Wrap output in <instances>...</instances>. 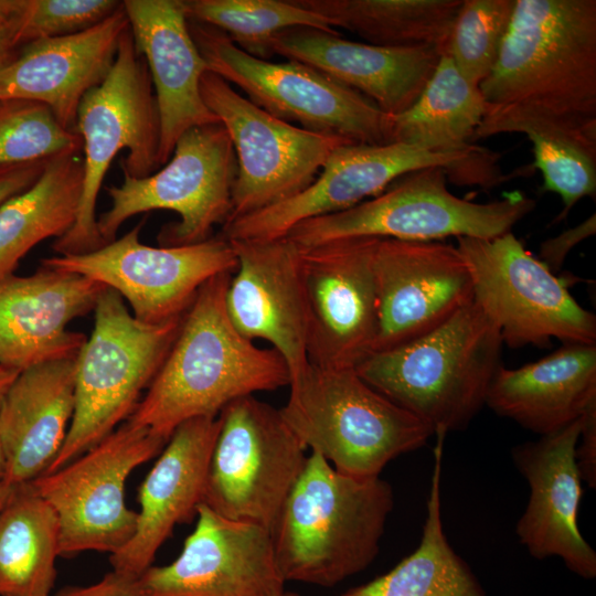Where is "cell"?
Here are the masks:
<instances>
[{
  "label": "cell",
  "mask_w": 596,
  "mask_h": 596,
  "mask_svg": "<svg viewBox=\"0 0 596 596\" xmlns=\"http://www.w3.org/2000/svg\"><path fill=\"white\" fill-rule=\"evenodd\" d=\"M576 462L582 480L596 487V403L581 417V434L576 446Z\"/></svg>",
  "instance_id": "ab89813d"
},
{
  "label": "cell",
  "mask_w": 596,
  "mask_h": 596,
  "mask_svg": "<svg viewBox=\"0 0 596 596\" xmlns=\"http://www.w3.org/2000/svg\"><path fill=\"white\" fill-rule=\"evenodd\" d=\"M82 150L81 137L65 129L43 104L0 98V168Z\"/></svg>",
  "instance_id": "8d00e7d4"
},
{
  "label": "cell",
  "mask_w": 596,
  "mask_h": 596,
  "mask_svg": "<svg viewBox=\"0 0 596 596\" xmlns=\"http://www.w3.org/2000/svg\"><path fill=\"white\" fill-rule=\"evenodd\" d=\"M20 50L14 29L0 13V71L18 56Z\"/></svg>",
  "instance_id": "b9f144b4"
},
{
  "label": "cell",
  "mask_w": 596,
  "mask_h": 596,
  "mask_svg": "<svg viewBox=\"0 0 596 596\" xmlns=\"http://www.w3.org/2000/svg\"><path fill=\"white\" fill-rule=\"evenodd\" d=\"M196 47L211 71L272 116L308 131L352 142H392V117L369 98L298 61L256 58L221 30L188 19Z\"/></svg>",
  "instance_id": "9c48e42d"
},
{
  "label": "cell",
  "mask_w": 596,
  "mask_h": 596,
  "mask_svg": "<svg viewBox=\"0 0 596 596\" xmlns=\"http://www.w3.org/2000/svg\"><path fill=\"white\" fill-rule=\"evenodd\" d=\"M6 476V460L0 445V481L4 480Z\"/></svg>",
  "instance_id": "f6af8a7d"
},
{
  "label": "cell",
  "mask_w": 596,
  "mask_h": 596,
  "mask_svg": "<svg viewBox=\"0 0 596 596\" xmlns=\"http://www.w3.org/2000/svg\"><path fill=\"white\" fill-rule=\"evenodd\" d=\"M236 173V155L224 126L217 121L192 127L160 170L145 178L124 173L120 185L107 188L111 203L97 217L98 233L108 244L131 216L169 210L180 220L161 228L160 246L204 242L215 225H224L231 216Z\"/></svg>",
  "instance_id": "8fae6325"
},
{
  "label": "cell",
  "mask_w": 596,
  "mask_h": 596,
  "mask_svg": "<svg viewBox=\"0 0 596 596\" xmlns=\"http://www.w3.org/2000/svg\"><path fill=\"white\" fill-rule=\"evenodd\" d=\"M535 204L521 192L486 203L459 198L448 190L445 169L425 168L400 177L376 196L349 210L304 221L286 236L299 247L354 237L492 238L512 232Z\"/></svg>",
  "instance_id": "ba28073f"
},
{
  "label": "cell",
  "mask_w": 596,
  "mask_h": 596,
  "mask_svg": "<svg viewBox=\"0 0 596 596\" xmlns=\"http://www.w3.org/2000/svg\"><path fill=\"white\" fill-rule=\"evenodd\" d=\"M232 274H217L201 286L129 422L169 440L189 419L219 416L240 397L289 385L281 355L257 347L231 322L225 295Z\"/></svg>",
  "instance_id": "6da1fadb"
},
{
  "label": "cell",
  "mask_w": 596,
  "mask_h": 596,
  "mask_svg": "<svg viewBox=\"0 0 596 596\" xmlns=\"http://www.w3.org/2000/svg\"><path fill=\"white\" fill-rule=\"evenodd\" d=\"M9 373H13V372H12V371H8V370L3 369L2 366H0V376L7 375V374H9ZM14 373H17V372H14Z\"/></svg>",
  "instance_id": "bcb514c9"
},
{
  "label": "cell",
  "mask_w": 596,
  "mask_h": 596,
  "mask_svg": "<svg viewBox=\"0 0 596 596\" xmlns=\"http://www.w3.org/2000/svg\"><path fill=\"white\" fill-rule=\"evenodd\" d=\"M272 49L275 55L307 64L356 91L391 116L415 103L444 54L435 47L354 42L306 26L278 32Z\"/></svg>",
  "instance_id": "d4e9b609"
},
{
  "label": "cell",
  "mask_w": 596,
  "mask_h": 596,
  "mask_svg": "<svg viewBox=\"0 0 596 596\" xmlns=\"http://www.w3.org/2000/svg\"><path fill=\"white\" fill-rule=\"evenodd\" d=\"M579 434L581 418L512 449L513 462L530 488L515 532L534 558L557 556L572 573L592 579L596 576V552L577 524L584 493L576 462Z\"/></svg>",
  "instance_id": "44dd1931"
},
{
  "label": "cell",
  "mask_w": 596,
  "mask_h": 596,
  "mask_svg": "<svg viewBox=\"0 0 596 596\" xmlns=\"http://www.w3.org/2000/svg\"><path fill=\"white\" fill-rule=\"evenodd\" d=\"M167 441L126 419L77 458L30 481L56 513L60 556L113 554L131 539L137 512L125 503L126 481Z\"/></svg>",
  "instance_id": "9a60e30c"
},
{
  "label": "cell",
  "mask_w": 596,
  "mask_h": 596,
  "mask_svg": "<svg viewBox=\"0 0 596 596\" xmlns=\"http://www.w3.org/2000/svg\"><path fill=\"white\" fill-rule=\"evenodd\" d=\"M189 20L224 32L245 53L265 61L274 56L273 38L295 26L340 34L329 21L295 0H182Z\"/></svg>",
  "instance_id": "e575fe53"
},
{
  "label": "cell",
  "mask_w": 596,
  "mask_h": 596,
  "mask_svg": "<svg viewBox=\"0 0 596 596\" xmlns=\"http://www.w3.org/2000/svg\"><path fill=\"white\" fill-rule=\"evenodd\" d=\"M468 265L473 301L510 348L563 343L596 344V317L512 233L492 238L457 237Z\"/></svg>",
  "instance_id": "7c38bea8"
},
{
  "label": "cell",
  "mask_w": 596,
  "mask_h": 596,
  "mask_svg": "<svg viewBox=\"0 0 596 596\" xmlns=\"http://www.w3.org/2000/svg\"><path fill=\"white\" fill-rule=\"evenodd\" d=\"M94 315L91 337L76 356L75 405L68 432L44 473L77 458L128 419L161 368L183 317L155 324L141 322L110 288L99 296Z\"/></svg>",
  "instance_id": "52a82bcc"
},
{
  "label": "cell",
  "mask_w": 596,
  "mask_h": 596,
  "mask_svg": "<svg viewBox=\"0 0 596 596\" xmlns=\"http://www.w3.org/2000/svg\"><path fill=\"white\" fill-rule=\"evenodd\" d=\"M75 132L82 139L83 191L74 225L53 243L57 255L85 254L105 245L97 230L96 202L120 150L123 173L145 178L159 169L160 121L149 70L128 28L114 64L83 97Z\"/></svg>",
  "instance_id": "8992f818"
},
{
  "label": "cell",
  "mask_w": 596,
  "mask_h": 596,
  "mask_svg": "<svg viewBox=\"0 0 596 596\" xmlns=\"http://www.w3.org/2000/svg\"><path fill=\"white\" fill-rule=\"evenodd\" d=\"M379 237L299 247L309 363L355 369L374 352L379 329L374 252Z\"/></svg>",
  "instance_id": "ac0fdd59"
},
{
  "label": "cell",
  "mask_w": 596,
  "mask_h": 596,
  "mask_svg": "<svg viewBox=\"0 0 596 596\" xmlns=\"http://www.w3.org/2000/svg\"><path fill=\"white\" fill-rule=\"evenodd\" d=\"M427 514L416 550L390 572L342 596H486L467 563L444 532L440 502L445 435L437 434Z\"/></svg>",
  "instance_id": "1f68e13d"
},
{
  "label": "cell",
  "mask_w": 596,
  "mask_h": 596,
  "mask_svg": "<svg viewBox=\"0 0 596 596\" xmlns=\"http://www.w3.org/2000/svg\"><path fill=\"white\" fill-rule=\"evenodd\" d=\"M502 345L497 327L472 300L430 332L374 352L355 370L434 435H447L466 429L486 405Z\"/></svg>",
  "instance_id": "277c9868"
},
{
  "label": "cell",
  "mask_w": 596,
  "mask_h": 596,
  "mask_svg": "<svg viewBox=\"0 0 596 596\" xmlns=\"http://www.w3.org/2000/svg\"><path fill=\"white\" fill-rule=\"evenodd\" d=\"M17 374L18 373L13 372V373H9L7 375L0 376V404L2 402V398L8 387L10 386V384L12 383Z\"/></svg>",
  "instance_id": "7bdbcfd3"
},
{
  "label": "cell",
  "mask_w": 596,
  "mask_h": 596,
  "mask_svg": "<svg viewBox=\"0 0 596 596\" xmlns=\"http://www.w3.org/2000/svg\"><path fill=\"white\" fill-rule=\"evenodd\" d=\"M288 386V400L279 408L285 423L306 449L343 475L379 477L391 460L419 449L434 435L353 368L309 363Z\"/></svg>",
  "instance_id": "5b68a950"
},
{
  "label": "cell",
  "mask_w": 596,
  "mask_h": 596,
  "mask_svg": "<svg viewBox=\"0 0 596 596\" xmlns=\"http://www.w3.org/2000/svg\"><path fill=\"white\" fill-rule=\"evenodd\" d=\"M479 88L488 105L596 123V0H514L498 61Z\"/></svg>",
  "instance_id": "3957f363"
},
{
  "label": "cell",
  "mask_w": 596,
  "mask_h": 596,
  "mask_svg": "<svg viewBox=\"0 0 596 596\" xmlns=\"http://www.w3.org/2000/svg\"><path fill=\"white\" fill-rule=\"evenodd\" d=\"M201 95L226 129L237 159L228 221L297 195L315 181L336 148L352 142L272 116L211 71L202 75Z\"/></svg>",
  "instance_id": "2e32d148"
},
{
  "label": "cell",
  "mask_w": 596,
  "mask_h": 596,
  "mask_svg": "<svg viewBox=\"0 0 596 596\" xmlns=\"http://www.w3.org/2000/svg\"><path fill=\"white\" fill-rule=\"evenodd\" d=\"M76 358L40 363L19 372L0 404L4 481L34 480L62 449L74 413Z\"/></svg>",
  "instance_id": "4316f807"
},
{
  "label": "cell",
  "mask_w": 596,
  "mask_h": 596,
  "mask_svg": "<svg viewBox=\"0 0 596 596\" xmlns=\"http://www.w3.org/2000/svg\"><path fill=\"white\" fill-rule=\"evenodd\" d=\"M281 596H299V595L292 592H284Z\"/></svg>",
  "instance_id": "7dc6e473"
},
{
  "label": "cell",
  "mask_w": 596,
  "mask_h": 596,
  "mask_svg": "<svg viewBox=\"0 0 596 596\" xmlns=\"http://www.w3.org/2000/svg\"><path fill=\"white\" fill-rule=\"evenodd\" d=\"M228 242L237 260L225 295L228 318L245 338L269 342L291 379L309 364L300 248L287 236Z\"/></svg>",
  "instance_id": "ffe728a7"
},
{
  "label": "cell",
  "mask_w": 596,
  "mask_h": 596,
  "mask_svg": "<svg viewBox=\"0 0 596 596\" xmlns=\"http://www.w3.org/2000/svg\"><path fill=\"white\" fill-rule=\"evenodd\" d=\"M219 421L203 503L272 533L305 468L306 447L279 409L254 395L231 402Z\"/></svg>",
  "instance_id": "5bb4252c"
},
{
  "label": "cell",
  "mask_w": 596,
  "mask_h": 596,
  "mask_svg": "<svg viewBox=\"0 0 596 596\" xmlns=\"http://www.w3.org/2000/svg\"><path fill=\"white\" fill-rule=\"evenodd\" d=\"M514 10V0H462L447 45L460 74L479 86L494 67Z\"/></svg>",
  "instance_id": "d590c367"
},
{
  "label": "cell",
  "mask_w": 596,
  "mask_h": 596,
  "mask_svg": "<svg viewBox=\"0 0 596 596\" xmlns=\"http://www.w3.org/2000/svg\"><path fill=\"white\" fill-rule=\"evenodd\" d=\"M393 505L380 476L343 475L311 451L272 530L285 581L331 587L365 570Z\"/></svg>",
  "instance_id": "7a4b0ae2"
},
{
  "label": "cell",
  "mask_w": 596,
  "mask_h": 596,
  "mask_svg": "<svg viewBox=\"0 0 596 596\" xmlns=\"http://www.w3.org/2000/svg\"><path fill=\"white\" fill-rule=\"evenodd\" d=\"M60 523L31 482L14 485L0 510V596H50Z\"/></svg>",
  "instance_id": "d6a6232c"
},
{
  "label": "cell",
  "mask_w": 596,
  "mask_h": 596,
  "mask_svg": "<svg viewBox=\"0 0 596 596\" xmlns=\"http://www.w3.org/2000/svg\"><path fill=\"white\" fill-rule=\"evenodd\" d=\"M596 232L595 213L578 225L563 231L557 236L542 242L538 258L554 274L560 272L568 253Z\"/></svg>",
  "instance_id": "f35d334b"
},
{
  "label": "cell",
  "mask_w": 596,
  "mask_h": 596,
  "mask_svg": "<svg viewBox=\"0 0 596 596\" xmlns=\"http://www.w3.org/2000/svg\"><path fill=\"white\" fill-rule=\"evenodd\" d=\"M425 168H443L458 184L483 188L496 185L502 178L496 155L488 150L479 155H449L403 142L344 143L331 152L304 191L226 222L220 236L228 241L283 237L304 221L349 210L376 196L400 177Z\"/></svg>",
  "instance_id": "30bf717a"
},
{
  "label": "cell",
  "mask_w": 596,
  "mask_h": 596,
  "mask_svg": "<svg viewBox=\"0 0 596 596\" xmlns=\"http://www.w3.org/2000/svg\"><path fill=\"white\" fill-rule=\"evenodd\" d=\"M488 104L479 86L469 83L447 53L415 103L392 117V142L437 153L479 155L470 143Z\"/></svg>",
  "instance_id": "4dcf8cb0"
},
{
  "label": "cell",
  "mask_w": 596,
  "mask_h": 596,
  "mask_svg": "<svg viewBox=\"0 0 596 596\" xmlns=\"http://www.w3.org/2000/svg\"><path fill=\"white\" fill-rule=\"evenodd\" d=\"M142 223L96 251L46 257L40 265L114 289L129 302L137 320L152 324L183 316L205 281L234 273L237 266L231 243L222 236L152 247L139 240Z\"/></svg>",
  "instance_id": "e0dca14e"
},
{
  "label": "cell",
  "mask_w": 596,
  "mask_h": 596,
  "mask_svg": "<svg viewBox=\"0 0 596 596\" xmlns=\"http://www.w3.org/2000/svg\"><path fill=\"white\" fill-rule=\"evenodd\" d=\"M219 416L189 419L173 432L138 489L140 511L131 539L110 554V572L132 578L152 565L177 524L191 520L203 502Z\"/></svg>",
  "instance_id": "603a6c76"
},
{
  "label": "cell",
  "mask_w": 596,
  "mask_h": 596,
  "mask_svg": "<svg viewBox=\"0 0 596 596\" xmlns=\"http://www.w3.org/2000/svg\"><path fill=\"white\" fill-rule=\"evenodd\" d=\"M82 150L47 159L38 180L0 204V278L36 244L74 225L83 191Z\"/></svg>",
  "instance_id": "f546056e"
},
{
  "label": "cell",
  "mask_w": 596,
  "mask_h": 596,
  "mask_svg": "<svg viewBox=\"0 0 596 596\" xmlns=\"http://www.w3.org/2000/svg\"><path fill=\"white\" fill-rule=\"evenodd\" d=\"M46 160L0 168V204L31 187L41 175Z\"/></svg>",
  "instance_id": "60d3db41"
},
{
  "label": "cell",
  "mask_w": 596,
  "mask_h": 596,
  "mask_svg": "<svg viewBox=\"0 0 596 596\" xmlns=\"http://www.w3.org/2000/svg\"><path fill=\"white\" fill-rule=\"evenodd\" d=\"M369 44L447 52L462 0H295Z\"/></svg>",
  "instance_id": "836d02e7"
},
{
  "label": "cell",
  "mask_w": 596,
  "mask_h": 596,
  "mask_svg": "<svg viewBox=\"0 0 596 596\" xmlns=\"http://www.w3.org/2000/svg\"><path fill=\"white\" fill-rule=\"evenodd\" d=\"M12 488L13 486L7 483L4 480L0 481V510L6 503L8 497L10 496Z\"/></svg>",
  "instance_id": "ee69618b"
},
{
  "label": "cell",
  "mask_w": 596,
  "mask_h": 596,
  "mask_svg": "<svg viewBox=\"0 0 596 596\" xmlns=\"http://www.w3.org/2000/svg\"><path fill=\"white\" fill-rule=\"evenodd\" d=\"M117 0H0V13L21 47L74 34L102 22L121 7Z\"/></svg>",
  "instance_id": "74e56055"
},
{
  "label": "cell",
  "mask_w": 596,
  "mask_h": 596,
  "mask_svg": "<svg viewBox=\"0 0 596 596\" xmlns=\"http://www.w3.org/2000/svg\"><path fill=\"white\" fill-rule=\"evenodd\" d=\"M104 285L78 274L40 265L29 276L0 278V366H30L76 358L87 337L67 329L94 311Z\"/></svg>",
  "instance_id": "7402d4cb"
},
{
  "label": "cell",
  "mask_w": 596,
  "mask_h": 596,
  "mask_svg": "<svg viewBox=\"0 0 596 596\" xmlns=\"http://www.w3.org/2000/svg\"><path fill=\"white\" fill-rule=\"evenodd\" d=\"M519 132L532 143L543 191L560 195L566 217L583 198L596 195V123L582 124L519 105H488L472 140Z\"/></svg>",
  "instance_id": "f1b7e54d"
},
{
  "label": "cell",
  "mask_w": 596,
  "mask_h": 596,
  "mask_svg": "<svg viewBox=\"0 0 596 596\" xmlns=\"http://www.w3.org/2000/svg\"><path fill=\"white\" fill-rule=\"evenodd\" d=\"M128 28L121 3L89 29L21 47L0 71V98L41 103L65 129L75 132L83 97L109 73L120 36Z\"/></svg>",
  "instance_id": "484cf974"
},
{
  "label": "cell",
  "mask_w": 596,
  "mask_h": 596,
  "mask_svg": "<svg viewBox=\"0 0 596 596\" xmlns=\"http://www.w3.org/2000/svg\"><path fill=\"white\" fill-rule=\"evenodd\" d=\"M374 275L379 308L374 352L430 332L473 300L468 265L457 246L444 241L379 238Z\"/></svg>",
  "instance_id": "d6986e66"
},
{
  "label": "cell",
  "mask_w": 596,
  "mask_h": 596,
  "mask_svg": "<svg viewBox=\"0 0 596 596\" xmlns=\"http://www.w3.org/2000/svg\"><path fill=\"white\" fill-rule=\"evenodd\" d=\"M193 532L179 556L132 578L110 572L88 586H66L54 596H281L285 578L269 530L227 519L201 503Z\"/></svg>",
  "instance_id": "4fadbf2b"
},
{
  "label": "cell",
  "mask_w": 596,
  "mask_h": 596,
  "mask_svg": "<svg viewBox=\"0 0 596 596\" xmlns=\"http://www.w3.org/2000/svg\"><path fill=\"white\" fill-rule=\"evenodd\" d=\"M596 403V344L563 343L517 369L499 366L486 405L540 436L555 433Z\"/></svg>",
  "instance_id": "83f0119b"
},
{
  "label": "cell",
  "mask_w": 596,
  "mask_h": 596,
  "mask_svg": "<svg viewBox=\"0 0 596 596\" xmlns=\"http://www.w3.org/2000/svg\"><path fill=\"white\" fill-rule=\"evenodd\" d=\"M123 7L155 92L162 167L187 130L219 121L201 95L207 66L190 33L182 0H125Z\"/></svg>",
  "instance_id": "cb8c5ba5"
}]
</instances>
